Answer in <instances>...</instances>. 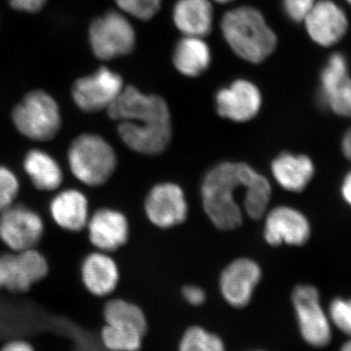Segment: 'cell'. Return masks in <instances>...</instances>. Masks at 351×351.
I'll list each match as a JSON object with an SVG mask.
<instances>
[{
	"mask_svg": "<svg viewBox=\"0 0 351 351\" xmlns=\"http://www.w3.org/2000/svg\"><path fill=\"white\" fill-rule=\"evenodd\" d=\"M215 1L219 2V3H230V2L233 1V0H215Z\"/></svg>",
	"mask_w": 351,
	"mask_h": 351,
	"instance_id": "obj_38",
	"label": "cell"
},
{
	"mask_svg": "<svg viewBox=\"0 0 351 351\" xmlns=\"http://www.w3.org/2000/svg\"><path fill=\"white\" fill-rule=\"evenodd\" d=\"M302 23L311 40L326 49L343 40L350 25L346 9L335 0H317Z\"/></svg>",
	"mask_w": 351,
	"mask_h": 351,
	"instance_id": "obj_10",
	"label": "cell"
},
{
	"mask_svg": "<svg viewBox=\"0 0 351 351\" xmlns=\"http://www.w3.org/2000/svg\"><path fill=\"white\" fill-rule=\"evenodd\" d=\"M328 315L332 326L351 338V299L335 298L330 302Z\"/></svg>",
	"mask_w": 351,
	"mask_h": 351,
	"instance_id": "obj_28",
	"label": "cell"
},
{
	"mask_svg": "<svg viewBox=\"0 0 351 351\" xmlns=\"http://www.w3.org/2000/svg\"><path fill=\"white\" fill-rule=\"evenodd\" d=\"M182 294L186 302L193 306H202L206 301V293L198 286H186V287L182 288Z\"/></svg>",
	"mask_w": 351,
	"mask_h": 351,
	"instance_id": "obj_32",
	"label": "cell"
},
{
	"mask_svg": "<svg viewBox=\"0 0 351 351\" xmlns=\"http://www.w3.org/2000/svg\"><path fill=\"white\" fill-rule=\"evenodd\" d=\"M103 314L106 324L133 330L143 336L147 334V317L141 307L133 302L122 299L110 300L104 307Z\"/></svg>",
	"mask_w": 351,
	"mask_h": 351,
	"instance_id": "obj_24",
	"label": "cell"
},
{
	"mask_svg": "<svg viewBox=\"0 0 351 351\" xmlns=\"http://www.w3.org/2000/svg\"><path fill=\"white\" fill-rule=\"evenodd\" d=\"M341 149L343 156L351 162V127L343 133L341 141Z\"/></svg>",
	"mask_w": 351,
	"mask_h": 351,
	"instance_id": "obj_36",
	"label": "cell"
},
{
	"mask_svg": "<svg viewBox=\"0 0 351 351\" xmlns=\"http://www.w3.org/2000/svg\"><path fill=\"white\" fill-rule=\"evenodd\" d=\"M20 191V182L12 171L0 166V212L12 206Z\"/></svg>",
	"mask_w": 351,
	"mask_h": 351,
	"instance_id": "obj_30",
	"label": "cell"
},
{
	"mask_svg": "<svg viewBox=\"0 0 351 351\" xmlns=\"http://www.w3.org/2000/svg\"><path fill=\"white\" fill-rule=\"evenodd\" d=\"M298 325L302 338L314 348H324L332 339V324L322 306L317 288L309 284H300L292 294Z\"/></svg>",
	"mask_w": 351,
	"mask_h": 351,
	"instance_id": "obj_6",
	"label": "cell"
},
{
	"mask_svg": "<svg viewBox=\"0 0 351 351\" xmlns=\"http://www.w3.org/2000/svg\"><path fill=\"white\" fill-rule=\"evenodd\" d=\"M179 351H226L223 339L200 326L186 330L180 341Z\"/></svg>",
	"mask_w": 351,
	"mask_h": 351,
	"instance_id": "obj_27",
	"label": "cell"
},
{
	"mask_svg": "<svg viewBox=\"0 0 351 351\" xmlns=\"http://www.w3.org/2000/svg\"><path fill=\"white\" fill-rule=\"evenodd\" d=\"M173 21L184 36L203 38L213 27V7L209 0H178Z\"/></svg>",
	"mask_w": 351,
	"mask_h": 351,
	"instance_id": "obj_21",
	"label": "cell"
},
{
	"mask_svg": "<svg viewBox=\"0 0 351 351\" xmlns=\"http://www.w3.org/2000/svg\"><path fill=\"white\" fill-rule=\"evenodd\" d=\"M271 172L277 184L291 193H301L315 174V166L306 154L282 152L272 161Z\"/></svg>",
	"mask_w": 351,
	"mask_h": 351,
	"instance_id": "obj_19",
	"label": "cell"
},
{
	"mask_svg": "<svg viewBox=\"0 0 351 351\" xmlns=\"http://www.w3.org/2000/svg\"><path fill=\"white\" fill-rule=\"evenodd\" d=\"M145 336L133 330L106 324L101 329V341L108 351H138Z\"/></svg>",
	"mask_w": 351,
	"mask_h": 351,
	"instance_id": "obj_26",
	"label": "cell"
},
{
	"mask_svg": "<svg viewBox=\"0 0 351 351\" xmlns=\"http://www.w3.org/2000/svg\"><path fill=\"white\" fill-rule=\"evenodd\" d=\"M50 213L55 223L63 230L82 232L89 219V204L82 191L66 189L51 201Z\"/></svg>",
	"mask_w": 351,
	"mask_h": 351,
	"instance_id": "obj_20",
	"label": "cell"
},
{
	"mask_svg": "<svg viewBox=\"0 0 351 351\" xmlns=\"http://www.w3.org/2000/svg\"><path fill=\"white\" fill-rule=\"evenodd\" d=\"M69 168L85 186L97 188L110 179L117 166L112 145L96 134H82L73 141L68 152Z\"/></svg>",
	"mask_w": 351,
	"mask_h": 351,
	"instance_id": "obj_4",
	"label": "cell"
},
{
	"mask_svg": "<svg viewBox=\"0 0 351 351\" xmlns=\"http://www.w3.org/2000/svg\"><path fill=\"white\" fill-rule=\"evenodd\" d=\"M86 228L91 244L105 253L124 246L130 233L125 215L110 208L97 210L88 219Z\"/></svg>",
	"mask_w": 351,
	"mask_h": 351,
	"instance_id": "obj_17",
	"label": "cell"
},
{
	"mask_svg": "<svg viewBox=\"0 0 351 351\" xmlns=\"http://www.w3.org/2000/svg\"><path fill=\"white\" fill-rule=\"evenodd\" d=\"M119 73L101 66L91 75L76 80L71 95L75 105L85 112L108 110L123 90Z\"/></svg>",
	"mask_w": 351,
	"mask_h": 351,
	"instance_id": "obj_11",
	"label": "cell"
},
{
	"mask_svg": "<svg viewBox=\"0 0 351 351\" xmlns=\"http://www.w3.org/2000/svg\"><path fill=\"white\" fill-rule=\"evenodd\" d=\"M0 351H36L34 346L23 339H14L2 346Z\"/></svg>",
	"mask_w": 351,
	"mask_h": 351,
	"instance_id": "obj_34",
	"label": "cell"
},
{
	"mask_svg": "<svg viewBox=\"0 0 351 351\" xmlns=\"http://www.w3.org/2000/svg\"><path fill=\"white\" fill-rule=\"evenodd\" d=\"M343 2H345L346 4H348V6L351 7V0H343Z\"/></svg>",
	"mask_w": 351,
	"mask_h": 351,
	"instance_id": "obj_39",
	"label": "cell"
},
{
	"mask_svg": "<svg viewBox=\"0 0 351 351\" xmlns=\"http://www.w3.org/2000/svg\"><path fill=\"white\" fill-rule=\"evenodd\" d=\"M46 0H10L11 6L22 12L36 13L45 5Z\"/></svg>",
	"mask_w": 351,
	"mask_h": 351,
	"instance_id": "obj_33",
	"label": "cell"
},
{
	"mask_svg": "<svg viewBox=\"0 0 351 351\" xmlns=\"http://www.w3.org/2000/svg\"><path fill=\"white\" fill-rule=\"evenodd\" d=\"M212 61L211 50L202 38L184 36L176 44L173 63L180 73L195 77L207 71Z\"/></svg>",
	"mask_w": 351,
	"mask_h": 351,
	"instance_id": "obj_22",
	"label": "cell"
},
{
	"mask_svg": "<svg viewBox=\"0 0 351 351\" xmlns=\"http://www.w3.org/2000/svg\"><path fill=\"white\" fill-rule=\"evenodd\" d=\"M82 279L88 292L96 297H107L119 285V267L105 252H95L83 260Z\"/></svg>",
	"mask_w": 351,
	"mask_h": 351,
	"instance_id": "obj_18",
	"label": "cell"
},
{
	"mask_svg": "<svg viewBox=\"0 0 351 351\" xmlns=\"http://www.w3.org/2000/svg\"><path fill=\"white\" fill-rule=\"evenodd\" d=\"M263 235L271 246H302L311 239V226L300 210L283 205L267 213Z\"/></svg>",
	"mask_w": 351,
	"mask_h": 351,
	"instance_id": "obj_14",
	"label": "cell"
},
{
	"mask_svg": "<svg viewBox=\"0 0 351 351\" xmlns=\"http://www.w3.org/2000/svg\"><path fill=\"white\" fill-rule=\"evenodd\" d=\"M221 29L230 49L249 63H262L276 50V32L253 7H237L226 12Z\"/></svg>",
	"mask_w": 351,
	"mask_h": 351,
	"instance_id": "obj_3",
	"label": "cell"
},
{
	"mask_svg": "<svg viewBox=\"0 0 351 351\" xmlns=\"http://www.w3.org/2000/svg\"><path fill=\"white\" fill-rule=\"evenodd\" d=\"M117 6L128 15L147 21L160 10L162 0H114Z\"/></svg>",
	"mask_w": 351,
	"mask_h": 351,
	"instance_id": "obj_29",
	"label": "cell"
},
{
	"mask_svg": "<svg viewBox=\"0 0 351 351\" xmlns=\"http://www.w3.org/2000/svg\"><path fill=\"white\" fill-rule=\"evenodd\" d=\"M16 129L34 142H48L62 127L59 105L50 94L41 90L29 92L12 112Z\"/></svg>",
	"mask_w": 351,
	"mask_h": 351,
	"instance_id": "obj_5",
	"label": "cell"
},
{
	"mask_svg": "<svg viewBox=\"0 0 351 351\" xmlns=\"http://www.w3.org/2000/svg\"><path fill=\"white\" fill-rule=\"evenodd\" d=\"M217 112L234 122L253 119L260 112L263 99L260 89L246 80H237L216 94Z\"/></svg>",
	"mask_w": 351,
	"mask_h": 351,
	"instance_id": "obj_16",
	"label": "cell"
},
{
	"mask_svg": "<svg viewBox=\"0 0 351 351\" xmlns=\"http://www.w3.org/2000/svg\"><path fill=\"white\" fill-rule=\"evenodd\" d=\"M89 43L99 59L125 56L135 47V29L123 14L110 11L92 23Z\"/></svg>",
	"mask_w": 351,
	"mask_h": 351,
	"instance_id": "obj_7",
	"label": "cell"
},
{
	"mask_svg": "<svg viewBox=\"0 0 351 351\" xmlns=\"http://www.w3.org/2000/svg\"><path fill=\"white\" fill-rule=\"evenodd\" d=\"M261 278L262 269L255 261L237 258L221 272L219 277L221 294L230 306L242 308L251 302Z\"/></svg>",
	"mask_w": 351,
	"mask_h": 351,
	"instance_id": "obj_15",
	"label": "cell"
},
{
	"mask_svg": "<svg viewBox=\"0 0 351 351\" xmlns=\"http://www.w3.org/2000/svg\"><path fill=\"white\" fill-rule=\"evenodd\" d=\"M317 0H282L284 13L294 23H302Z\"/></svg>",
	"mask_w": 351,
	"mask_h": 351,
	"instance_id": "obj_31",
	"label": "cell"
},
{
	"mask_svg": "<svg viewBox=\"0 0 351 351\" xmlns=\"http://www.w3.org/2000/svg\"><path fill=\"white\" fill-rule=\"evenodd\" d=\"M257 171L242 162L219 163L205 175L201 186L203 208L208 218L221 230H232L243 221L237 200L239 189L248 186Z\"/></svg>",
	"mask_w": 351,
	"mask_h": 351,
	"instance_id": "obj_2",
	"label": "cell"
},
{
	"mask_svg": "<svg viewBox=\"0 0 351 351\" xmlns=\"http://www.w3.org/2000/svg\"><path fill=\"white\" fill-rule=\"evenodd\" d=\"M49 265L36 249L0 256V290L23 294L47 276Z\"/></svg>",
	"mask_w": 351,
	"mask_h": 351,
	"instance_id": "obj_9",
	"label": "cell"
},
{
	"mask_svg": "<svg viewBox=\"0 0 351 351\" xmlns=\"http://www.w3.org/2000/svg\"><path fill=\"white\" fill-rule=\"evenodd\" d=\"M24 169L34 188L41 191H54L64 182L63 171L49 154L32 149L25 154Z\"/></svg>",
	"mask_w": 351,
	"mask_h": 351,
	"instance_id": "obj_23",
	"label": "cell"
},
{
	"mask_svg": "<svg viewBox=\"0 0 351 351\" xmlns=\"http://www.w3.org/2000/svg\"><path fill=\"white\" fill-rule=\"evenodd\" d=\"M43 233L41 217L24 205L13 204L0 214V239L13 252L36 248Z\"/></svg>",
	"mask_w": 351,
	"mask_h": 351,
	"instance_id": "obj_12",
	"label": "cell"
},
{
	"mask_svg": "<svg viewBox=\"0 0 351 351\" xmlns=\"http://www.w3.org/2000/svg\"><path fill=\"white\" fill-rule=\"evenodd\" d=\"M270 198L271 184L269 180L257 173L245 193L243 210L247 216L253 219H260L267 213Z\"/></svg>",
	"mask_w": 351,
	"mask_h": 351,
	"instance_id": "obj_25",
	"label": "cell"
},
{
	"mask_svg": "<svg viewBox=\"0 0 351 351\" xmlns=\"http://www.w3.org/2000/svg\"><path fill=\"white\" fill-rule=\"evenodd\" d=\"M341 195L346 204L351 207V169L346 173L341 181Z\"/></svg>",
	"mask_w": 351,
	"mask_h": 351,
	"instance_id": "obj_35",
	"label": "cell"
},
{
	"mask_svg": "<svg viewBox=\"0 0 351 351\" xmlns=\"http://www.w3.org/2000/svg\"><path fill=\"white\" fill-rule=\"evenodd\" d=\"M108 113L119 122V135L129 147L145 156L162 154L172 138L167 104L157 95H147L134 86L124 87Z\"/></svg>",
	"mask_w": 351,
	"mask_h": 351,
	"instance_id": "obj_1",
	"label": "cell"
},
{
	"mask_svg": "<svg viewBox=\"0 0 351 351\" xmlns=\"http://www.w3.org/2000/svg\"><path fill=\"white\" fill-rule=\"evenodd\" d=\"M145 212L149 221L160 228L181 225L188 217L189 207L181 186L174 182H161L147 193Z\"/></svg>",
	"mask_w": 351,
	"mask_h": 351,
	"instance_id": "obj_13",
	"label": "cell"
},
{
	"mask_svg": "<svg viewBox=\"0 0 351 351\" xmlns=\"http://www.w3.org/2000/svg\"><path fill=\"white\" fill-rule=\"evenodd\" d=\"M339 351H351V338L346 341L343 346H341V350Z\"/></svg>",
	"mask_w": 351,
	"mask_h": 351,
	"instance_id": "obj_37",
	"label": "cell"
},
{
	"mask_svg": "<svg viewBox=\"0 0 351 351\" xmlns=\"http://www.w3.org/2000/svg\"><path fill=\"white\" fill-rule=\"evenodd\" d=\"M254 351H263V350H254Z\"/></svg>",
	"mask_w": 351,
	"mask_h": 351,
	"instance_id": "obj_40",
	"label": "cell"
},
{
	"mask_svg": "<svg viewBox=\"0 0 351 351\" xmlns=\"http://www.w3.org/2000/svg\"><path fill=\"white\" fill-rule=\"evenodd\" d=\"M318 98L321 106L335 115L351 119V75L343 53H332L321 69Z\"/></svg>",
	"mask_w": 351,
	"mask_h": 351,
	"instance_id": "obj_8",
	"label": "cell"
}]
</instances>
